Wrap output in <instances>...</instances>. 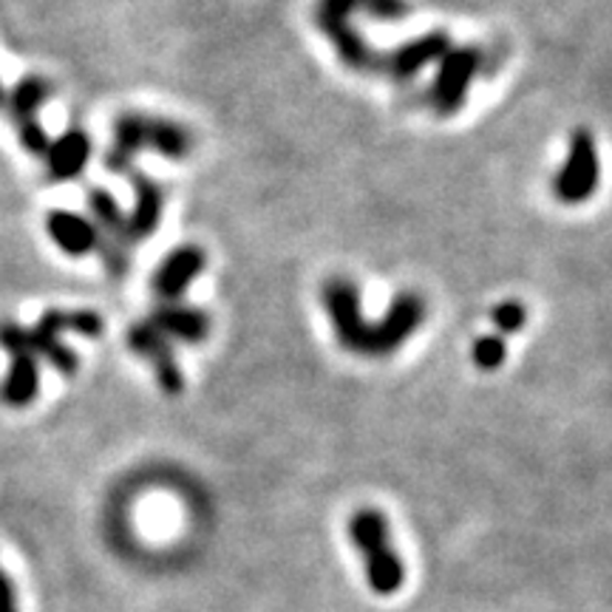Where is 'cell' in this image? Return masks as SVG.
<instances>
[{
  "label": "cell",
  "mask_w": 612,
  "mask_h": 612,
  "mask_svg": "<svg viewBox=\"0 0 612 612\" xmlns=\"http://www.w3.org/2000/svg\"><path fill=\"white\" fill-rule=\"evenodd\" d=\"M355 12H366L380 20H400L409 14L405 0H320L315 9L318 29L329 38L338 57L355 72H366L374 65L378 54L371 52L369 43L360 38L358 29L349 23Z\"/></svg>",
  "instance_id": "cell-1"
},
{
  "label": "cell",
  "mask_w": 612,
  "mask_h": 612,
  "mask_svg": "<svg viewBox=\"0 0 612 612\" xmlns=\"http://www.w3.org/2000/svg\"><path fill=\"white\" fill-rule=\"evenodd\" d=\"M139 150H157L173 162H182L193 150V134L173 119L125 114L114 123V143L105 154V168L123 173L130 168Z\"/></svg>",
  "instance_id": "cell-2"
},
{
  "label": "cell",
  "mask_w": 612,
  "mask_h": 612,
  "mask_svg": "<svg viewBox=\"0 0 612 612\" xmlns=\"http://www.w3.org/2000/svg\"><path fill=\"white\" fill-rule=\"evenodd\" d=\"M349 536L355 548L366 556V579L378 595L400 593L405 581V567L391 545L389 521L380 510L363 508L349 519Z\"/></svg>",
  "instance_id": "cell-3"
},
{
  "label": "cell",
  "mask_w": 612,
  "mask_h": 612,
  "mask_svg": "<svg viewBox=\"0 0 612 612\" xmlns=\"http://www.w3.org/2000/svg\"><path fill=\"white\" fill-rule=\"evenodd\" d=\"M0 349H7L12 358V369L0 386V400L12 409H27L40 391L38 355L29 340V329L18 320H0Z\"/></svg>",
  "instance_id": "cell-4"
},
{
  "label": "cell",
  "mask_w": 612,
  "mask_h": 612,
  "mask_svg": "<svg viewBox=\"0 0 612 612\" xmlns=\"http://www.w3.org/2000/svg\"><path fill=\"white\" fill-rule=\"evenodd\" d=\"M599 148L590 130H576L570 139V150L561 165V170L553 179V190L559 196V202L564 204H581L599 188Z\"/></svg>",
  "instance_id": "cell-5"
},
{
  "label": "cell",
  "mask_w": 612,
  "mask_h": 612,
  "mask_svg": "<svg viewBox=\"0 0 612 612\" xmlns=\"http://www.w3.org/2000/svg\"><path fill=\"white\" fill-rule=\"evenodd\" d=\"M425 318V304L420 295L414 293H400L398 298L391 300L389 313L383 315V320L378 324H369L363 340V352L369 358H380V355L398 352L400 346L418 333L420 324Z\"/></svg>",
  "instance_id": "cell-6"
},
{
  "label": "cell",
  "mask_w": 612,
  "mask_h": 612,
  "mask_svg": "<svg viewBox=\"0 0 612 612\" xmlns=\"http://www.w3.org/2000/svg\"><path fill=\"white\" fill-rule=\"evenodd\" d=\"M483 65V54L474 46H456L440 57V68H436L434 88H431V103L443 117L456 114L463 108L468 88L474 83L476 72Z\"/></svg>",
  "instance_id": "cell-7"
},
{
  "label": "cell",
  "mask_w": 612,
  "mask_h": 612,
  "mask_svg": "<svg viewBox=\"0 0 612 612\" xmlns=\"http://www.w3.org/2000/svg\"><path fill=\"white\" fill-rule=\"evenodd\" d=\"M324 306L329 315L338 344L352 352H363V340L369 324L363 320L360 309V293L349 278H333L324 284Z\"/></svg>",
  "instance_id": "cell-8"
},
{
  "label": "cell",
  "mask_w": 612,
  "mask_h": 612,
  "mask_svg": "<svg viewBox=\"0 0 612 612\" xmlns=\"http://www.w3.org/2000/svg\"><path fill=\"white\" fill-rule=\"evenodd\" d=\"M49 99V83L40 77H23L14 85L12 97H9V112H12L14 125H18L20 145L29 150V154H38V157H46V148L52 139L46 137L43 125L34 119V112Z\"/></svg>",
  "instance_id": "cell-9"
},
{
  "label": "cell",
  "mask_w": 612,
  "mask_h": 612,
  "mask_svg": "<svg viewBox=\"0 0 612 612\" xmlns=\"http://www.w3.org/2000/svg\"><path fill=\"white\" fill-rule=\"evenodd\" d=\"M204 267H208V253L196 244H182L165 255L150 278V289L162 304H173L188 293V287L204 273Z\"/></svg>",
  "instance_id": "cell-10"
},
{
  "label": "cell",
  "mask_w": 612,
  "mask_h": 612,
  "mask_svg": "<svg viewBox=\"0 0 612 612\" xmlns=\"http://www.w3.org/2000/svg\"><path fill=\"white\" fill-rule=\"evenodd\" d=\"M128 346L130 352L143 355L145 360H150L154 371H157V380L162 386V391L168 394H182L184 391V371L179 369L177 358H173V349H170V340L159 335V329L150 320H139L128 329Z\"/></svg>",
  "instance_id": "cell-11"
},
{
  "label": "cell",
  "mask_w": 612,
  "mask_h": 612,
  "mask_svg": "<svg viewBox=\"0 0 612 612\" xmlns=\"http://www.w3.org/2000/svg\"><path fill=\"white\" fill-rule=\"evenodd\" d=\"M165 213V190L148 173H134V210L125 213L128 242H145L157 233Z\"/></svg>",
  "instance_id": "cell-12"
},
{
  "label": "cell",
  "mask_w": 612,
  "mask_h": 612,
  "mask_svg": "<svg viewBox=\"0 0 612 612\" xmlns=\"http://www.w3.org/2000/svg\"><path fill=\"white\" fill-rule=\"evenodd\" d=\"M150 324L157 326L159 335L168 340H182V344H202L210 335V315L196 309V306H184L179 300L173 304H159L150 313Z\"/></svg>",
  "instance_id": "cell-13"
},
{
  "label": "cell",
  "mask_w": 612,
  "mask_h": 612,
  "mask_svg": "<svg viewBox=\"0 0 612 612\" xmlns=\"http://www.w3.org/2000/svg\"><path fill=\"white\" fill-rule=\"evenodd\" d=\"M46 230L52 235V242L74 258L94 253L99 244V233L92 219L72 213V210H52L46 219Z\"/></svg>",
  "instance_id": "cell-14"
},
{
  "label": "cell",
  "mask_w": 612,
  "mask_h": 612,
  "mask_svg": "<svg viewBox=\"0 0 612 612\" xmlns=\"http://www.w3.org/2000/svg\"><path fill=\"white\" fill-rule=\"evenodd\" d=\"M451 49V40L445 32H425L420 38L409 40L403 46H398L394 52L386 57V65H389L391 74H398V77H414L431 65L434 60L443 57L445 52Z\"/></svg>",
  "instance_id": "cell-15"
},
{
  "label": "cell",
  "mask_w": 612,
  "mask_h": 612,
  "mask_svg": "<svg viewBox=\"0 0 612 612\" xmlns=\"http://www.w3.org/2000/svg\"><path fill=\"white\" fill-rule=\"evenodd\" d=\"M88 159H92V139H88V134L80 128L65 130L63 137L49 143L46 148L49 177L57 179V182L80 177Z\"/></svg>",
  "instance_id": "cell-16"
},
{
  "label": "cell",
  "mask_w": 612,
  "mask_h": 612,
  "mask_svg": "<svg viewBox=\"0 0 612 612\" xmlns=\"http://www.w3.org/2000/svg\"><path fill=\"white\" fill-rule=\"evenodd\" d=\"M88 210H92V222L99 233V242H112L128 247V222H125L123 208L117 204L108 190L94 188L88 193Z\"/></svg>",
  "instance_id": "cell-17"
},
{
  "label": "cell",
  "mask_w": 612,
  "mask_h": 612,
  "mask_svg": "<svg viewBox=\"0 0 612 612\" xmlns=\"http://www.w3.org/2000/svg\"><path fill=\"white\" fill-rule=\"evenodd\" d=\"M38 329H43V333H52V335L80 333V335H85V338H97V335H103V318H99L97 313H85V309H80V313L49 309V313L40 315Z\"/></svg>",
  "instance_id": "cell-18"
},
{
  "label": "cell",
  "mask_w": 612,
  "mask_h": 612,
  "mask_svg": "<svg viewBox=\"0 0 612 612\" xmlns=\"http://www.w3.org/2000/svg\"><path fill=\"white\" fill-rule=\"evenodd\" d=\"M471 358H474L476 369L483 371H496L505 358H508V346L502 335H483V338L474 340V349H471Z\"/></svg>",
  "instance_id": "cell-19"
},
{
  "label": "cell",
  "mask_w": 612,
  "mask_h": 612,
  "mask_svg": "<svg viewBox=\"0 0 612 612\" xmlns=\"http://www.w3.org/2000/svg\"><path fill=\"white\" fill-rule=\"evenodd\" d=\"M490 320L499 329V335H514L528 324V309L519 300H502V304L490 309Z\"/></svg>",
  "instance_id": "cell-20"
},
{
  "label": "cell",
  "mask_w": 612,
  "mask_h": 612,
  "mask_svg": "<svg viewBox=\"0 0 612 612\" xmlns=\"http://www.w3.org/2000/svg\"><path fill=\"white\" fill-rule=\"evenodd\" d=\"M0 612H18V595H14V587L3 573V567H0Z\"/></svg>",
  "instance_id": "cell-21"
}]
</instances>
